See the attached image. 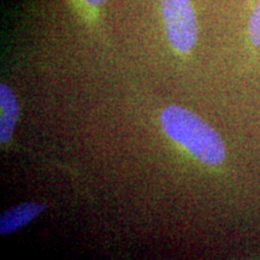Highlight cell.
I'll use <instances>...</instances> for the list:
<instances>
[{
    "instance_id": "cell-1",
    "label": "cell",
    "mask_w": 260,
    "mask_h": 260,
    "mask_svg": "<svg viewBox=\"0 0 260 260\" xmlns=\"http://www.w3.org/2000/svg\"><path fill=\"white\" fill-rule=\"evenodd\" d=\"M165 134L183 146L198 160L210 167L222 164L225 147L218 133L189 110L169 106L160 116Z\"/></svg>"
},
{
    "instance_id": "cell-2",
    "label": "cell",
    "mask_w": 260,
    "mask_h": 260,
    "mask_svg": "<svg viewBox=\"0 0 260 260\" xmlns=\"http://www.w3.org/2000/svg\"><path fill=\"white\" fill-rule=\"evenodd\" d=\"M167 38L172 47L187 53L198 39V19L190 0H160Z\"/></svg>"
},
{
    "instance_id": "cell-3",
    "label": "cell",
    "mask_w": 260,
    "mask_h": 260,
    "mask_svg": "<svg viewBox=\"0 0 260 260\" xmlns=\"http://www.w3.org/2000/svg\"><path fill=\"white\" fill-rule=\"evenodd\" d=\"M46 206L38 203H24L5 211L0 218V234L8 235L24 226L38 217Z\"/></svg>"
},
{
    "instance_id": "cell-4",
    "label": "cell",
    "mask_w": 260,
    "mask_h": 260,
    "mask_svg": "<svg viewBox=\"0 0 260 260\" xmlns=\"http://www.w3.org/2000/svg\"><path fill=\"white\" fill-rule=\"evenodd\" d=\"M0 142L8 144L14 133L16 122L18 118V104L15 94L4 83L0 84Z\"/></svg>"
},
{
    "instance_id": "cell-5",
    "label": "cell",
    "mask_w": 260,
    "mask_h": 260,
    "mask_svg": "<svg viewBox=\"0 0 260 260\" xmlns=\"http://www.w3.org/2000/svg\"><path fill=\"white\" fill-rule=\"evenodd\" d=\"M247 35L253 46L260 48V0H252L251 3Z\"/></svg>"
},
{
    "instance_id": "cell-6",
    "label": "cell",
    "mask_w": 260,
    "mask_h": 260,
    "mask_svg": "<svg viewBox=\"0 0 260 260\" xmlns=\"http://www.w3.org/2000/svg\"><path fill=\"white\" fill-rule=\"evenodd\" d=\"M79 2L81 3V4L89 6V8H92V9H98L105 4L107 0H79Z\"/></svg>"
}]
</instances>
